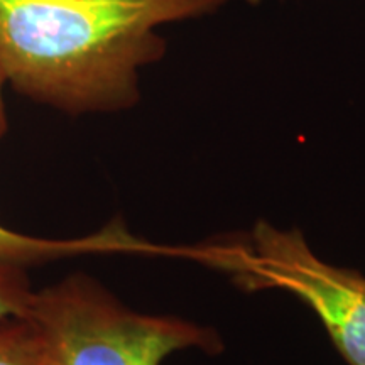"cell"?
Instances as JSON below:
<instances>
[{
	"label": "cell",
	"instance_id": "7a4b0ae2",
	"mask_svg": "<svg viewBox=\"0 0 365 365\" xmlns=\"http://www.w3.org/2000/svg\"><path fill=\"white\" fill-rule=\"evenodd\" d=\"M27 319L44 365H161L181 350H222L212 328L132 312L83 274L34 291Z\"/></svg>",
	"mask_w": 365,
	"mask_h": 365
},
{
	"label": "cell",
	"instance_id": "8992f818",
	"mask_svg": "<svg viewBox=\"0 0 365 365\" xmlns=\"http://www.w3.org/2000/svg\"><path fill=\"white\" fill-rule=\"evenodd\" d=\"M33 296L24 269L0 264V322L27 319Z\"/></svg>",
	"mask_w": 365,
	"mask_h": 365
},
{
	"label": "cell",
	"instance_id": "5b68a950",
	"mask_svg": "<svg viewBox=\"0 0 365 365\" xmlns=\"http://www.w3.org/2000/svg\"><path fill=\"white\" fill-rule=\"evenodd\" d=\"M0 365H44L43 346L29 319L0 322Z\"/></svg>",
	"mask_w": 365,
	"mask_h": 365
},
{
	"label": "cell",
	"instance_id": "277c9868",
	"mask_svg": "<svg viewBox=\"0 0 365 365\" xmlns=\"http://www.w3.org/2000/svg\"><path fill=\"white\" fill-rule=\"evenodd\" d=\"M140 250H150V245L132 237L118 222L95 235L71 240L41 239L0 225V264L4 266L26 269L81 254L140 252Z\"/></svg>",
	"mask_w": 365,
	"mask_h": 365
},
{
	"label": "cell",
	"instance_id": "6da1fadb",
	"mask_svg": "<svg viewBox=\"0 0 365 365\" xmlns=\"http://www.w3.org/2000/svg\"><path fill=\"white\" fill-rule=\"evenodd\" d=\"M228 2L0 0V68L22 97L65 113L127 110L139 102V70L166 51L156 27Z\"/></svg>",
	"mask_w": 365,
	"mask_h": 365
},
{
	"label": "cell",
	"instance_id": "3957f363",
	"mask_svg": "<svg viewBox=\"0 0 365 365\" xmlns=\"http://www.w3.org/2000/svg\"><path fill=\"white\" fill-rule=\"evenodd\" d=\"M249 287H282L309 304L349 365H365V277L323 262L298 230L266 222L254 227L249 249L218 257Z\"/></svg>",
	"mask_w": 365,
	"mask_h": 365
},
{
	"label": "cell",
	"instance_id": "52a82bcc",
	"mask_svg": "<svg viewBox=\"0 0 365 365\" xmlns=\"http://www.w3.org/2000/svg\"><path fill=\"white\" fill-rule=\"evenodd\" d=\"M7 85L6 76H4L2 68H0V140L6 135L7 130V113H6V103H4V86Z\"/></svg>",
	"mask_w": 365,
	"mask_h": 365
}]
</instances>
